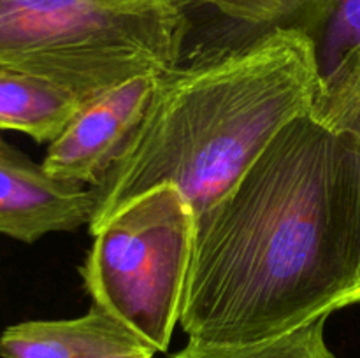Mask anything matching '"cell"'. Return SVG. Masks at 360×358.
<instances>
[{
	"label": "cell",
	"mask_w": 360,
	"mask_h": 358,
	"mask_svg": "<svg viewBox=\"0 0 360 358\" xmlns=\"http://www.w3.org/2000/svg\"><path fill=\"white\" fill-rule=\"evenodd\" d=\"M309 112L319 121L360 139V49L322 77Z\"/></svg>",
	"instance_id": "8fae6325"
},
{
	"label": "cell",
	"mask_w": 360,
	"mask_h": 358,
	"mask_svg": "<svg viewBox=\"0 0 360 358\" xmlns=\"http://www.w3.org/2000/svg\"><path fill=\"white\" fill-rule=\"evenodd\" d=\"M345 0H207L206 6L252 28L294 27L319 41Z\"/></svg>",
	"instance_id": "9c48e42d"
},
{
	"label": "cell",
	"mask_w": 360,
	"mask_h": 358,
	"mask_svg": "<svg viewBox=\"0 0 360 358\" xmlns=\"http://www.w3.org/2000/svg\"><path fill=\"white\" fill-rule=\"evenodd\" d=\"M81 105L51 81L0 65V130H16L39 144H51Z\"/></svg>",
	"instance_id": "ba28073f"
},
{
	"label": "cell",
	"mask_w": 360,
	"mask_h": 358,
	"mask_svg": "<svg viewBox=\"0 0 360 358\" xmlns=\"http://www.w3.org/2000/svg\"><path fill=\"white\" fill-rule=\"evenodd\" d=\"M186 30L169 0H0V65L86 104L178 65Z\"/></svg>",
	"instance_id": "3957f363"
},
{
	"label": "cell",
	"mask_w": 360,
	"mask_h": 358,
	"mask_svg": "<svg viewBox=\"0 0 360 358\" xmlns=\"http://www.w3.org/2000/svg\"><path fill=\"white\" fill-rule=\"evenodd\" d=\"M157 351L148 344H139V346L120 347V350L108 351V353L97 354L94 358H155Z\"/></svg>",
	"instance_id": "7c38bea8"
},
{
	"label": "cell",
	"mask_w": 360,
	"mask_h": 358,
	"mask_svg": "<svg viewBox=\"0 0 360 358\" xmlns=\"http://www.w3.org/2000/svg\"><path fill=\"white\" fill-rule=\"evenodd\" d=\"M91 235L79 274L94 304L157 353L167 351L193 256V207L165 183L130 200Z\"/></svg>",
	"instance_id": "277c9868"
},
{
	"label": "cell",
	"mask_w": 360,
	"mask_h": 358,
	"mask_svg": "<svg viewBox=\"0 0 360 358\" xmlns=\"http://www.w3.org/2000/svg\"><path fill=\"white\" fill-rule=\"evenodd\" d=\"M252 30L157 76L143 118L91 186L90 234L165 183L181 190L195 214L210 209L283 126L311 111L322 83L315 41L294 27Z\"/></svg>",
	"instance_id": "7a4b0ae2"
},
{
	"label": "cell",
	"mask_w": 360,
	"mask_h": 358,
	"mask_svg": "<svg viewBox=\"0 0 360 358\" xmlns=\"http://www.w3.org/2000/svg\"><path fill=\"white\" fill-rule=\"evenodd\" d=\"M95 206L91 186L53 178L0 137V235L34 244L48 234L90 225Z\"/></svg>",
	"instance_id": "5b68a950"
},
{
	"label": "cell",
	"mask_w": 360,
	"mask_h": 358,
	"mask_svg": "<svg viewBox=\"0 0 360 358\" xmlns=\"http://www.w3.org/2000/svg\"><path fill=\"white\" fill-rule=\"evenodd\" d=\"M360 304V139L311 112L195 214L179 323L190 340L250 344Z\"/></svg>",
	"instance_id": "6da1fadb"
},
{
	"label": "cell",
	"mask_w": 360,
	"mask_h": 358,
	"mask_svg": "<svg viewBox=\"0 0 360 358\" xmlns=\"http://www.w3.org/2000/svg\"><path fill=\"white\" fill-rule=\"evenodd\" d=\"M327 318L283 336L250 344H211L188 340L169 358H338L326 340Z\"/></svg>",
	"instance_id": "30bf717a"
},
{
	"label": "cell",
	"mask_w": 360,
	"mask_h": 358,
	"mask_svg": "<svg viewBox=\"0 0 360 358\" xmlns=\"http://www.w3.org/2000/svg\"><path fill=\"white\" fill-rule=\"evenodd\" d=\"M157 76H143L81 105L48 146L42 167L53 178L95 186L141 121Z\"/></svg>",
	"instance_id": "8992f818"
},
{
	"label": "cell",
	"mask_w": 360,
	"mask_h": 358,
	"mask_svg": "<svg viewBox=\"0 0 360 358\" xmlns=\"http://www.w3.org/2000/svg\"><path fill=\"white\" fill-rule=\"evenodd\" d=\"M169 2L172 4V6H176L178 9L185 11L190 9V7H197V6H206L207 0H169Z\"/></svg>",
	"instance_id": "4fadbf2b"
},
{
	"label": "cell",
	"mask_w": 360,
	"mask_h": 358,
	"mask_svg": "<svg viewBox=\"0 0 360 358\" xmlns=\"http://www.w3.org/2000/svg\"><path fill=\"white\" fill-rule=\"evenodd\" d=\"M146 344L97 304L74 319H28L0 333L2 358H94ZM150 346V344H148Z\"/></svg>",
	"instance_id": "52a82bcc"
}]
</instances>
